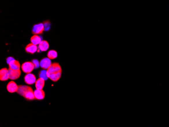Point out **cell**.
Returning <instances> with one entry per match:
<instances>
[{
  "label": "cell",
  "mask_w": 169,
  "mask_h": 127,
  "mask_svg": "<svg viewBox=\"0 0 169 127\" xmlns=\"http://www.w3.org/2000/svg\"><path fill=\"white\" fill-rule=\"evenodd\" d=\"M45 30L44 24L42 23L35 24L32 29V33L34 34H41Z\"/></svg>",
  "instance_id": "obj_3"
},
{
  "label": "cell",
  "mask_w": 169,
  "mask_h": 127,
  "mask_svg": "<svg viewBox=\"0 0 169 127\" xmlns=\"http://www.w3.org/2000/svg\"><path fill=\"white\" fill-rule=\"evenodd\" d=\"M42 41V38L41 36H38V34H34L33 36L31 37V43H32L33 44L39 45Z\"/></svg>",
  "instance_id": "obj_15"
},
{
  "label": "cell",
  "mask_w": 169,
  "mask_h": 127,
  "mask_svg": "<svg viewBox=\"0 0 169 127\" xmlns=\"http://www.w3.org/2000/svg\"><path fill=\"white\" fill-rule=\"evenodd\" d=\"M57 52L55 50H51L48 51L47 53V57L50 59H54L57 57Z\"/></svg>",
  "instance_id": "obj_16"
},
{
  "label": "cell",
  "mask_w": 169,
  "mask_h": 127,
  "mask_svg": "<svg viewBox=\"0 0 169 127\" xmlns=\"http://www.w3.org/2000/svg\"><path fill=\"white\" fill-rule=\"evenodd\" d=\"M9 78L8 69L7 68H3L0 70V80L1 81H6Z\"/></svg>",
  "instance_id": "obj_10"
},
{
  "label": "cell",
  "mask_w": 169,
  "mask_h": 127,
  "mask_svg": "<svg viewBox=\"0 0 169 127\" xmlns=\"http://www.w3.org/2000/svg\"><path fill=\"white\" fill-rule=\"evenodd\" d=\"M14 58H13L12 57H9L6 59V62L7 64H9L11 61H12L13 60H14Z\"/></svg>",
  "instance_id": "obj_19"
},
{
  "label": "cell",
  "mask_w": 169,
  "mask_h": 127,
  "mask_svg": "<svg viewBox=\"0 0 169 127\" xmlns=\"http://www.w3.org/2000/svg\"><path fill=\"white\" fill-rule=\"evenodd\" d=\"M47 76L49 79L54 82L59 81L62 75V69L58 63L54 62L51 64L47 69Z\"/></svg>",
  "instance_id": "obj_1"
},
{
  "label": "cell",
  "mask_w": 169,
  "mask_h": 127,
  "mask_svg": "<svg viewBox=\"0 0 169 127\" xmlns=\"http://www.w3.org/2000/svg\"><path fill=\"white\" fill-rule=\"evenodd\" d=\"M45 80L43 78H39L35 83L36 89L38 90H43L45 86Z\"/></svg>",
  "instance_id": "obj_13"
},
{
  "label": "cell",
  "mask_w": 169,
  "mask_h": 127,
  "mask_svg": "<svg viewBox=\"0 0 169 127\" xmlns=\"http://www.w3.org/2000/svg\"><path fill=\"white\" fill-rule=\"evenodd\" d=\"M51 64H52V62H51V59L48 57L42 59L40 62V67L43 69H45V70H47V69H48L51 65Z\"/></svg>",
  "instance_id": "obj_8"
},
{
  "label": "cell",
  "mask_w": 169,
  "mask_h": 127,
  "mask_svg": "<svg viewBox=\"0 0 169 127\" xmlns=\"http://www.w3.org/2000/svg\"><path fill=\"white\" fill-rule=\"evenodd\" d=\"M35 99L38 100H42L44 99L45 94L43 90H38L36 89L34 91Z\"/></svg>",
  "instance_id": "obj_11"
},
{
  "label": "cell",
  "mask_w": 169,
  "mask_h": 127,
  "mask_svg": "<svg viewBox=\"0 0 169 127\" xmlns=\"http://www.w3.org/2000/svg\"><path fill=\"white\" fill-rule=\"evenodd\" d=\"M25 83L29 85H33L36 82V78L32 73H27L25 77Z\"/></svg>",
  "instance_id": "obj_6"
},
{
  "label": "cell",
  "mask_w": 169,
  "mask_h": 127,
  "mask_svg": "<svg viewBox=\"0 0 169 127\" xmlns=\"http://www.w3.org/2000/svg\"><path fill=\"white\" fill-rule=\"evenodd\" d=\"M38 48L40 49L41 52L46 51L48 50V49L49 48V43L46 41L42 40V41L39 45Z\"/></svg>",
  "instance_id": "obj_14"
},
{
  "label": "cell",
  "mask_w": 169,
  "mask_h": 127,
  "mask_svg": "<svg viewBox=\"0 0 169 127\" xmlns=\"http://www.w3.org/2000/svg\"><path fill=\"white\" fill-rule=\"evenodd\" d=\"M38 49V47H37V45L31 43V44H29L27 45L25 48V50L27 53L33 54L37 52Z\"/></svg>",
  "instance_id": "obj_9"
},
{
  "label": "cell",
  "mask_w": 169,
  "mask_h": 127,
  "mask_svg": "<svg viewBox=\"0 0 169 127\" xmlns=\"http://www.w3.org/2000/svg\"><path fill=\"white\" fill-rule=\"evenodd\" d=\"M39 78H43L44 79L45 81L47 80V79H49L47 76V70L43 69V71H41L39 73Z\"/></svg>",
  "instance_id": "obj_17"
},
{
  "label": "cell",
  "mask_w": 169,
  "mask_h": 127,
  "mask_svg": "<svg viewBox=\"0 0 169 127\" xmlns=\"http://www.w3.org/2000/svg\"><path fill=\"white\" fill-rule=\"evenodd\" d=\"M8 65L9 69H12L13 70L18 71V70H20V69H21L20 63L18 61L16 60L15 59H14L12 61H11Z\"/></svg>",
  "instance_id": "obj_12"
},
{
  "label": "cell",
  "mask_w": 169,
  "mask_h": 127,
  "mask_svg": "<svg viewBox=\"0 0 169 127\" xmlns=\"http://www.w3.org/2000/svg\"><path fill=\"white\" fill-rule=\"evenodd\" d=\"M18 89V86L13 81H11L8 84V85H7V89L9 93H13L17 92Z\"/></svg>",
  "instance_id": "obj_7"
},
{
  "label": "cell",
  "mask_w": 169,
  "mask_h": 127,
  "mask_svg": "<svg viewBox=\"0 0 169 127\" xmlns=\"http://www.w3.org/2000/svg\"><path fill=\"white\" fill-rule=\"evenodd\" d=\"M32 62L34 65L35 69H38L40 66V62H39V61L37 59H33V60H32Z\"/></svg>",
  "instance_id": "obj_18"
},
{
  "label": "cell",
  "mask_w": 169,
  "mask_h": 127,
  "mask_svg": "<svg viewBox=\"0 0 169 127\" xmlns=\"http://www.w3.org/2000/svg\"><path fill=\"white\" fill-rule=\"evenodd\" d=\"M21 69L23 73H30L35 69V66L32 62L27 61L23 63L21 65Z\"/></svg>",
  "instance_id": "obj_2"
},
{
  "label": "cell",
  "mask_w": 169,
  "mask_h": 127,
  "mask_svg": "<svg viewBox=\"0 0 169 127\" xmlns=\"http://www.w3.org/2000/svg\"><path fill=\"white\" fill-rule=\"evenodd\" d=\"M32 89L31 87L29 86H26V85H19L18 86V89L17 91V94L19 95H21V96L24 97L25 94L28 92V91L31 90Z\"/></svg>",
  "instance_id": "obj_5"
},
{
  "label": "cell",
  "mask_w": 169,
  "mask_h": 127,
  "mask_svg": "<svg viewBox=\"0 0 169 127\" xmlns=\"http://www.w3.org/2000/svg\"><path fill=\"white\" fill-rule=\"evenodd\" d=\"M9 78L11 80H15L19 79L21 76V70H13L12 69H9Z\"/></svg>",
  "instance_id": "obj_4"
}]
</instances>
